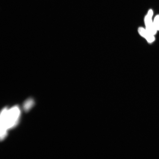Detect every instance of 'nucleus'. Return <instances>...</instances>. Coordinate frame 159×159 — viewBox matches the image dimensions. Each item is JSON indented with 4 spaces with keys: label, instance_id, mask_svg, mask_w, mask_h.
Wrapping results in <instances>:
<instances>
[{
    "label": "nucleus",
    "instance_id": "1",
    "mask_svg": "<svg viewBox=\"0 0 159 159\" xmlns=\"http://www.w3.org/2000/svg\"><path fill=\"white\" fill-rule=\"evenodd\" d=\"M20 110L18 106L10 109L5 108L1 115V137L5 138L7 131L15 127L18 124L20 115Z\"/></svg>",
    "mask_w": 159,
    "mask_h": 159
},
{
    "label": "nucleus",
    "instance_id": "3",
    "mask_svg": "<svg viewBox=\"0 0 159 159\" xmlns=\"http://www.w3.org/2000/svg\"><path fill=\"white\" fill-rule=\"evenodd\" d=\"M139 34L145 38L149 43H152L155 40L154 35L152 34L145 28L139 27L138 29Z\"/></svg>",
    "mask_w": 159,
    "mask_h": 159
},
{
    "label": "nucleus",
    "instance_id": "4",
    "mask_svg": "<svg viewBox=\"0 0 159 159\" xmlns=\"http://www.w3.org/2000/svg\"><path fill=\"white\" fill-rule=\"evenodd\" d=\"M35 102L33 99L31 98H28L24 102V108L25 110L27 112L34 105Z\"/></svg>",
    "mask_w": 159,
    "mask_h": 159
},
{
    "label": "nucleus",
    "instance_id": "5",
    "mask_svg": "<svg viewBox=\"0 0 159 159\" xmlns=\"http://www.w3.org/2000/svg\"><path fill=\"white\" fill-rule=\"evenodd\" d=\"M153 22L157 30L159 31V15H157L155 17Z\"/></svg>",
    "mask_w": 159,
    "mask_h": 159
},
{
    "label": "nucleus",
    "instance_id": "2",
    "mask_svg": "<svg viewBox=\"0 0 159 159\" xmlns=\"http://www.w3.org/2000/svg\"><path fill=\"white\" fill-rule=\"evenodd\" d=\"M153 15V10L150 9L145 17L144 22L145 28L152 34L155 35L156 34L157 31L154 26L152 20Z\"/></svg>",
    "mask_w": 159,
    "mask_h": 159
}]
</instances>
